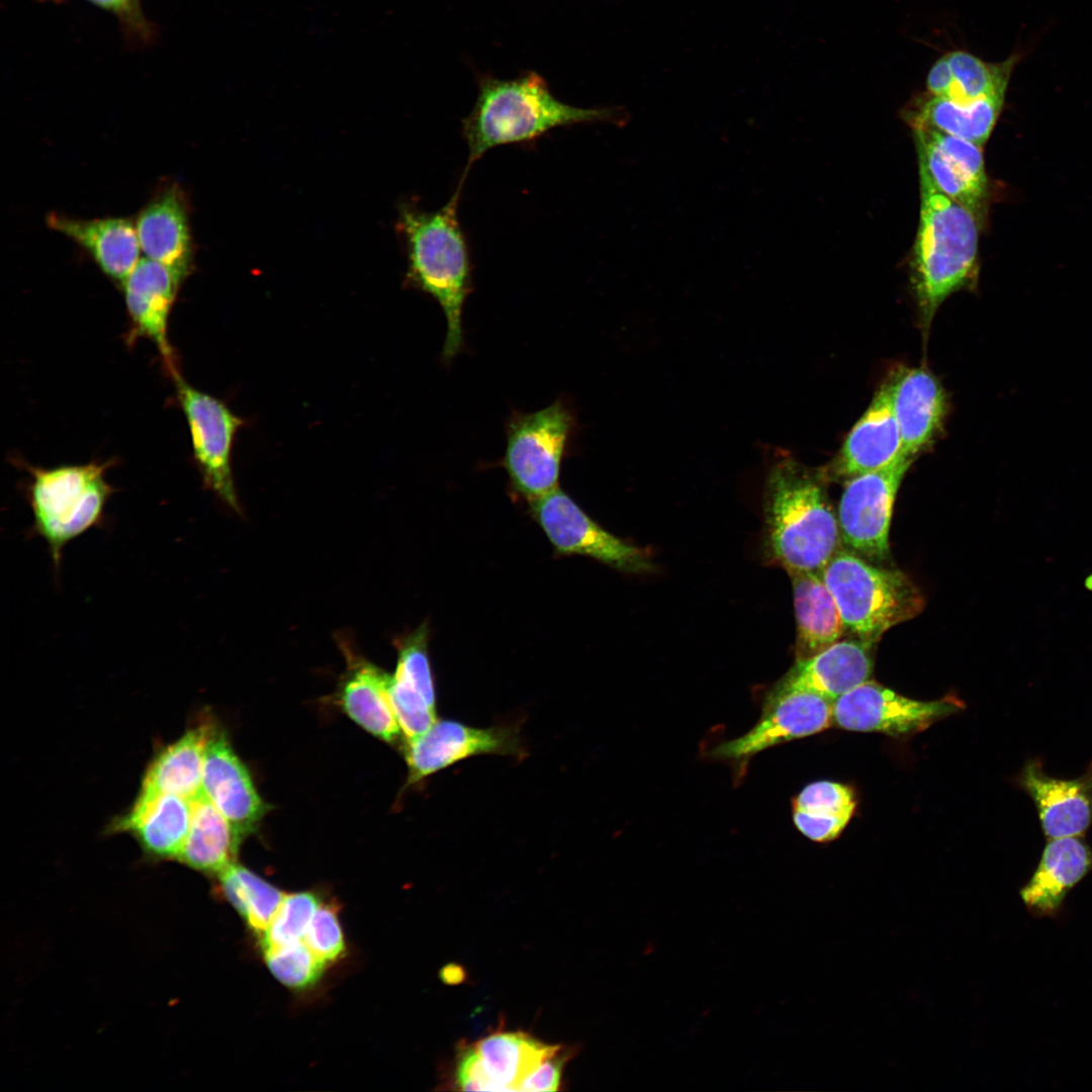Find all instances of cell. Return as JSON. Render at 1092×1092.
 Listing matches in <instances>:
<instances>
[{"mask_svg": "<svg viewBox=\"0 0 1092 1092\" xmlns=\"http://www.w3.org/2000/svg\"><path fill=\"white\" fill-rule=\"evenodd\" d=\"M462 134L468 147L465 174L473 163L497 146L532 142L560 126L581 123L624 125L629 115L621 107L581 108L564 103L537 73L513 80L483 77Z\"/></svg>", "mask_w": 1092, "mask_h": 1092, "instance_id": "cell-1", "label": "cell"}, {"mask_svg": "<svg viewBox=\"0 0 1092 1092\" xmlns=\"http://www.w3.org/2000/svg\"><path fill=\"white\" fill-rule=\"evenodd\" d=\"M460 190L459 185L438 210L403 205L397 222L406 247V283L431 295L445 314L444 360L463 346V307L472 287L469 249L457 211Z\"/></svg>", "mask_w": 1092, "mask_h": 1092, "instance_id": "cell-2", "label": "cell"}, {"mask_svg": "<svg viewBox=\"0 0 1092 1092\" xmlns=\"http://www.w3.org/2000/svg\"><path fill=\"white\" fill-rule=\"evenodd\" d=\"M840 532L823 486L792 461L767 478L764 550L789 571L820 572L839 550Z\"/></svg>", "mask_w": 1092, "mask_h": 1092, "instance_id": "cell-3", "label": "cell"}, {"mask_svg": "<svg viewBox=\"0 0 1092 1092\" xmlns=\"http://www.w3.org/2000/svg\"><path fill=\"white\" fill-rule=\"evenodd\" d=\"M919 177L920 219L913 269L920 305L930 320L976 267L980 218L938 190L921 166Z\"/></svg>", "mask_w": 1092, "mask_h": 1092, "instance_id": "cell-4", "label": "cell"}, {"mask_svg": "<svg viewBox=\"0 0 1092 1092\" xmlns=\"http://www.w3.org/2000/svg\"><path fill=\"white\" fill-rule=\"evenodd\" d=\"M112 460L43 468L22 462L29 473L26 497L32 533L47 543L55 568H60L64 547L102 524L114 488L105 473Z\"/></svg>", "mask_w": 1092, "mask_h": 1092, "instance_id": "cell-5", "label": "cell"}, {"mask_svg": "<svg viewBox=\"0 0 1092 1092\" xmlns=\"http://www.w3.org/2000/svg\"><path fill=\"white\" fill-rule=\"evenodd\" d=\"M820 574L844 628L872 644L924 607L921 592L904 572L874 565L852 551L839 549Z\"/></svg>", "mask_w": 1092, "mask_h": 1092, "instance_id": "cell-6", "label": "cell"}, {"mask_svg": "<svg viewBox=\"0 0 1092 1092\" xmlns=\"http://www.w3.org/2000/svg\"><path fill=\"white\" fill-rule=\"evenodd\" d=\"M573 429V414L558 399L534 413L514 414L509 421L503 466L514 491L529 504L559 487Z\"/></svg>", "mask_w": 1092, "mask_h": 1092, "instance_id": "cell-7", "label": "cell"}, {"mask_svg": "<svg viewBox=\"0 0 1092 1092\" xmlns=\"http://www.w3.org/2000/svg\"><path fill=\"white\" fill-rule=\"evenodd\" d=\"M172 379L177 401L189 429L193 459L203 484L239 513L241 510L231 456L235 436L245 421L221 399L190 385L180 373Z\"/></svg>", "mask_w": 1092, "mask_h": 1092, "instance_id": "cell-8", "label": "cell"}, {"mask_svg": "<svg viewBox=\"0 0 1092 1092\" xmlns=\"http://www.w3.org/2000/svg\"><path fill=\"white\" fill-rule=\"evenodd\" d=\"M912 461L913 457H902L884 468L851 477L844 487L837 512L841 540L871 562L889 558L893 507Z\"/></svg>", "mask_w": 1092, "mask_h": 1092, "instance_id": "cell-9", "label": "cell"}, {"mask_svg": "<svg viewBox=\"0 0 1092 1092\" xmlns=\"http://www.w3.org/2000/svg\"><path fill=\"white\" fill-rule=\"evenodd\" d=\"M530 512L558 554L587 556L626 572L652 567L642 550L602 528L560 487L530 503Z\"/></svg>", "mask_w": 1092, "mask_h": 1092, "instance_id": "cell-10", "label": "cell"}, {"mask_svg": "<svg viewBox=\"0 0 1092 1092\" xmlns=\"http://www.w3.org/2000/svg\"><path fill=\"white\" fill-rule=\"evenodd\" d=\"M963 708L953 697L920 701L867 680L833 702V725L848 731L905 737L924 731Z\"/></svg>", "mask_w": 1092, "mask_h": 1092, "instance_id": "cell-11", "label": "cell"}, {"mask_svg": "<svg viewBox=\"0 0 1092 1092\" xmlns=\"http://www.w3.org/2000/svg\"><path fill=\"white\" fill-rule=\"evenodd\" d=\"M833 725V702L804 690L774 687L758 722L740 737L719 743L715 758L738 762L770 747L819 733Z\"/></svg>", "mask_w": 1092, "mask_h": 1092, "instance_id": "cell-12", "label": "cell"}, {"mask_svg": "<svg viewBox=\"0 0 1092 1092\" xmlns=\"http://www.w3.org/2000/svg\"><path fill=\"white\" fill-rule=\"evenodd\" d=\"M522 750L516 728H476L456 720H437L424 734L403 744L408 768L406 786H415L433 774L471 756H517Z\"/></svg>", "mask_w": 1092, "mask_h": 1092, "instance_id": "cell-13", "label": "cell"}, {"mask_svg": "<svg viewBox=\"0 0 1092 1092\" xmlns=\"http://www.w3.org/2000/svg\"><path fill=\"white\" fill-rule=\"evenodd\" d=\"M921 166L935 187L979 218L988 180L980 146L926 127H913Z\"/></svg>", "mask_w": 1092, "mask_h": 1092, "instance_id": "cell-14", "label": "cell"}, {"mask_svg": "<svg viewBox=\"0 0 1092 1092\" xmlns=\"http://www.w3.org/2000/svg\"><path fill=\"white\" fill-rule=\"evenodd\" d=\"M181 282L164 265L142 258L121 285L130 328L126 341L150 340L173 377L180 373L168 336V324Z\"/></svg>", "mask_w": 1092, "mask_h": 1092, "instance_id": "cell-15", "label": "cell"}, {"mask_svg": "<svg viewBox=\"0 0 1092 1092\" xmlns=\"http://www.w3.org/2000/svg\"><path fill=\"white\" fill-rule=\"evenodd\" d=\"M428 646L427 623L396 640L397 662L390 675L389 697L405 742L424 734L438 720Z\"/></svg>", "mask_w": 1092, "mask_h": 1092, "instance_id": "cell-16", "label": "cell"}, {"mask_svg": "<svg viewBox=\"0 0 1092 1092\" xmlns=\"http://www.w3.org/2000/svg\"><path fill=\"white\" fill-rule=\"evenodd\" d=\"M202 792L228 819L241 840L256 830L268 810L247 767L218 727L207 743Z\"/></svg>", "mask_w": 1092, "mask_h": 1092, "instance_id": "cell-17", "label": "cell"}, {"mask_svg": "<svg viewBox=\"0 0 1092 1092\" xmlns=\"http://www.w3.org/2000/svg\"><path fill=\"white\" fill-rule=\"evenodd\" d=\"M1018 785L1032 799L1048 839L1083 836L1092 825V762L1083 776L1063 780L1049 776L1039 760L1030 759Z\"/></svg>", "mask_w": 1092, "mask_h": 1092, "instance_id": "cell-18", "label": "cell"}, {"mask_svg": "<svg viewBox=\"0 0 1092 1092\" xmlns=\"http://www.w3.org/2000/svg\"><path fill=\"white\" fill-rule=\"evenodd\" d=\"M135 229L147 258L167 267L182 283L193 267L186 196L178 185L156 194L138 214Z\"/></svg>", "mask_w": 1092, "mask_h": 1092, "instance_id": "cell-19", "label": "cell"}, {"mask_svg": "<svg viewBox=\"0 0 1092 1092\" xmlns=\"http://www.w3.org/2000/svg\"><path fill=\"white\" fill-rule=\"evenodd\" d=\"M192 800L169 793L139 791L130 809L110 824L130 834L152 860L176 859L189 831Z\"/></svg>", "mask_w": 1092, "mask_h": 1092, "instance_id": "cell-20", "label": "cell"}, {"mask_svg": "<svg viewBox=\"0 0 1092 1092\" xmlns=\"http://www.w3.org/2000/svg\"><path fill=\"white\" fill-rule=\"evenodd\" d=\"M1092 872V848L1082 836L1049 839L1019 895L1036 918H1057L1071 890Z\"/></svg>", "mask_w": 1092, "mask_h": 1092, "instance_id": "cell-21", "label": "cell"}, {"mask_svg": "<svg viewBox=\"0 0 1092 1092\" xmlns=\"http://www.w3.org/2000/svg\"><path fill=\"white\" fill-rule=\"evenodd\" d=\"M338 640L347 663L340 689L342 708L369 733L397 742L402 732L389 697L390 675L358 654L345 638Z\"/></svg>", "mask_w": 1092, "mask_h": 1092, "instance_id": "cell-22", "label": "cell"}, {"mask_svg": "<svg viewBox=\"0 0 1092 1092\" xmlns=\"http://www.w3.org/2000/svg\"><path fill=\"white\" fill-rule=\"evenodd\" d=\"M872 646L859 639L837 641L813 656L796 660L776 687L809 691L834 702L870 679Z\"/></svg>", "mask_w": 1092, "mask_h": 1092, "instance_id": "cell-23", "label": "cell"}, {"mask_svg": "<svg viewBox=\"0 0 1092 1092\" xmlns=\"http://www.w3.org/2000/svg\"><path fill=\"white\" fill-rule=\"evenodd\" d=\"M905 456L889 383L876 393L864 415L848 434L836 470L851 478L884 468Z\"/></svg>", "mask_w": 1092, "mask_h": 1092, "instance_id": "cell-24", "label": "cell"}, {"mask_svg": "<svg viewBox=\"0 0 1092 1092\" xmlns=\"http://www.w3.org/2000/svg\"><path fill=\"white\" fill-rule=\"evenodd\" d=\"M47 222L84 248L103 273L120 285L140 261L136 229L128 218L86 220L50 213Z\"/></svg>", "mask_w": 1092, "mask_h": 1092, "instance_id": "cell-25", "label": "cell"}, {"mask_svg": "<svg viewBox=\"0 0 1092 1092\" xmlns=\"http://www.w3.org/2000/svg\"><path fill=\"white\" fill-rule=\"evenodd\" d=\"M216 727L211 718L202 717L164 746L148 764L140 791L175 794L190 800L202 794L205 751Z\"/></svg>", "mask_w": 1092, "mask_h": 1092, "instance_id": "cell-26", "label": "cell"}, {"mask_svg": "<svg viewBox=\"0 0 1092 1092\" xmlns=\"http://www.w3.org/2000/svg\"><path fill=\"white\" fill-rule=\"evenodd\" d=\"M890 384L903 452L914 457L930 442L943 419L944 392L935 377L922 368L907 370Z\"/></svg>", "mask_w": 1092, "mask_h": 1092, "instance_id": "cell-27", "label": "cell"}, {"mask_svg": "<svg viewBox=\"0 0 1092 1092\" xmlns=\"http://www.w3.org/2000/svg\"><path fill=\"white\" fill-rule=\"evenodd\" d=\"M1005 93L966 102L928 94L916 98L907 115L912 127L938 130L981 147L996 124Z\"/></svg>", "mask_w": 1092, "mask_h": 1092, "instance_id": "cell-28", "label": "cell"}, {"mask_svg": "<svg viewBox=\"0 0 1092 1092\" xmlns=\"http://www.w3.org/2000/svg\"><path fill=\"white\" fill-rule=\"evenodd\" d=\"M788 573L793 584L798 660L813 656L837 642L845 628L837 605L820 572Z\"/></svg>", "mask_w": 1092, "mask_h": 1092, "instance_id": "cell-29", "label": "cell"}, {"mask_svg": "<svg viewBox=\"0 0 1092 1092\" xmlns=\"http://www.w3.org/2000/svg\"><path fill=\"white\" fill-rule=\"evenodd\" d=\"M241 841L228 819L202 793L192 800L189 831L176 860L216 877L236 862Z\"/></svg>", "mask_w": 1092, "mask_h": 1092, "instance_id": "cell-30", "label": "cell"}, {"mask_svg": "<svg viewBox=\"0 0 1092 1092\" xmlns=\"http://www.w3.org/2000/svg\"><path fill=\"white\" fill-rule=\"evenodd\" d=\"M472 1044L498 1091H518L522 1081L561 1048L544 1043L526 1032L504 1030Z\"/></svg>", "mask_w": 1092, "mask_h": 1092, "instance_id": "cell-31", "label": "cell"}, {"mask_svg": "<svg viewBox=\"0 0 1092 1092\" xmlns=\"http://www.w3.org/2000/svg\"><path fill=\"white\" fill-rule=\"evenodd\" d=\"M855 807L856 799L850 787L818 781L804 787L794 798L793 821L807 838L828 842L840 835Z\"/></svg>", "mask_w": 1092, "mask_h": 1092, "instance_id": "cell-32", "label": "cell"}, {"mask_svg": "<svg viewBox=\"0 0 1092 1092\" xmlns=\"http://www.w3.org/2000/svg\"><path fill=\"white\" fill-rule=\"evenodd\" d=\"M215 878L219 894L261 935L273 920L285 893L237 862Z\"/></svg>", "mask_w": 1092, "mask_h": 1092, "instance_id": "cell-33", "label": "cell"}, {"mask_svg": "<svg viewBox=\"0 0 1092 1092\" xmlns=\"http://www.w3.org/2000/svg\"><path fill=\"white\" fill-rule=\"evenodd\" d=\"M952 75V86L947 98L972 101L996 93L1006 92L1012 72L1021 59L1013 54L1000 63H987L966 51L945 54Z\"/></svg>", "mask_w": 1092, "mask_h": 1092, "instance_id": "cell-34", "label": "cell"}, {"mask_svg": "<svg viewBox=\"0 0 1092 1092\" xmlns=\"http://www.w3.org/2000/svg\"><path fill=\"white\" fill-rule=\"evenodd\" d=\"M320 904L311 892L285 894L270 925L260 935L262 950L302 941Z\"/></svg>", "mask_w": 1092, "mask_h": 1092, "instance_id": "cell-35", "label": "cell"}, {"mask_svg": "<svg viewBox=\"0 0 1092 1092\" xmlns=\"http://www.w3.org/2000/svg\"><path fill=\"white\" fill-rule=\"evenodd\" d=\"M263 953L273 976L292 989H304L314 985L326 966L303 940L268 949Z\"/></svg>", "mask_w": 1092, "mask_h": 1092, "instance_id": "cell-36", "label": "cell"}, {"mask_svg": "<svg viewBox=\"0 0 1092 1092\" xmlns=\"http://www.w3.org/2000/svg\"><path fill=\"white\" fill-rule=\"evenodd\" d=\"M303 941L325 964L340 959L345 951V940L335 905L320 904Z\"/></svg>", "mask_w": 1092, "mask_h": 1092, "instance_id": "cell-37", "label": "cell"}, {"mask_svg": "<svg viewBox=\"0 0 1092 1092\" xmlns=\"http://www.w3.org/2000/svg\"><path fill=\"white\" fill-rule=\"evenodd\" d=\"M118 20L126 39L135 46H146L155 36L154 24L143 12L141 0H87Z\"/></svg>", "mask_w": 1092, "mask_h": 1092, "instance_id": "cell-38", "label": "cell"}, {"mask_svg": "<svg viewBox=\"0 0 1092 1092\" xmlns=\"http://www.w3.org/2000/svg\"><path fill=\"white\" fill-rule=\"evenodd\" d=\"M454 1084L463 1091H498L484 1072L473 1044H461L457 1053Z\"/></svg>", "mask_w": 1092, "mask_h": 1092, "instance_id": "cell-39", "label": "cell"}, {"mask_svg": "<svg viewBox=\"0 0 1092 1092\" xmlns=\"http://www.w3.org/2000/svg\"><path fill=\"white\" fill-rule=\"evenodd\" d=\"M569 1053L562 1050L561 1046L556 1053L546 1058L536 1070L522 1081L518 1091L550 1092L559 1090L562 1071L569 1059Z\"/></svg>", "mask_w": 1092, "mask_h": 1092, "instance_id": "cell-40", "label": "cell"}, {"mask_svg": "<svg viewBox=\"0 0 1092 1092\" xmlns=\"http://www.w3.org/2000/svg\"><path fill=\"white\" fill-rule=\"evenodd\" d=\"M952 86V75L948 61L944 56L938 59L930 68L926 87L928 94L939 97H948Z\"/></svg>", "mask_w": 1092, "mask_h": 1092, "instance_id": "cell-41", "label": "cell"}, {"mask_svg": "<svg viewBox=\"0 0 1092 1092\" xmlns=\"http://www.w3.org/2000/svg\"><path fill=\"white\" fill-rule=\"evenodd\" d=\"M1086 582H1087V584H1089V583L1091 584V585H1089V588L1092 589V575L1086 580Z\"/></svg>", "mask_w": 1092, "mask_h": 1092, "instance_id": "cell-42", "label": "cell"}, {"mask_svg": "<svg viewBox=\"0 0 1092 1092\" xmlns=\"http://www.w3.org/2000/svg\"><path fill=\"white\" fill-rule=\"evenodd\" d=\"M41 1H48V2H54V3H61V2H64L65 0H41Z\"/></svg>", "mask_w": 1092, "mask_h": 1092, "instance_id": "cell-43", "label": "cell"}]
</instances>
